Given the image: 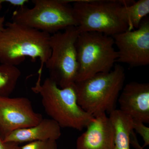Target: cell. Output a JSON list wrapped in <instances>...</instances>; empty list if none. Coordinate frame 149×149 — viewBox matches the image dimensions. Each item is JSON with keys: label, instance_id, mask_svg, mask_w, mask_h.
<instances>
[{"label": "cell", "instance_id": "obj_18", "mask_svg": "<svg viewBox=\"0 0 149 149\" xmlns=\"http://www.w3.org/2000/svg\"><path fill=\"white\" fill-rule=\"evenodd\" d=\"M19 144L13 142H5L0 136V149H20Z\"/></svg>", "mask_w": 149, "mask_h": 149}, {"label": "cell", "instance_id": "obj_2", "mask_svg": "<svg viewBox=\"0 0 149 149\" xmlns=\"http://www.w3.org/2000/svg\"><path fill=\"white\" fill-rule=\"evenodd\" d=\"M39 75L35 86L31 89L42 97L46 113L61 128L83 130L93 120L94 116L85 112L77 103L74 83L62 88L49 77L41 83Z\"/></svg>", "mask_w": 149, "mask_h": 149}, {"label": "cell", "instance_id": "obj_11", "mask_svg": "<svg viewBox=\"0 0 149 149\" xmlns=\"http://www.w3.org/2000/svg\"><path fill=\"white\" fill-rule=\"evenodd\" d=\"M85 132L77 138L76 149H113V126L107 113L94 116Z\"/></svg>", "mask_w": 149, "mask_h": 149}, {"label": "cell", "instance_id": "obj_12", "mask_svg": "<svg viewBox=\"0 0 149 149\" xmlns=\"http://www.w3.org/2000/svg\"><path fill=\"white\" fill-rule=\"evenodd\" d=\"M61 136V127L55 121L51 118H43L34 126L13 131L3 141L19 144L48 140L57 141Z\"/></svg>", "mask_w": 149, "mask_h": 149}, {"label": "cell", "instance_id": "obj_1", "mask_svg": "<svg viewBox=\"0 0 149 149\" xmlns=\"http://www.w3.org/2000/svg\"><path fill=\"white\" fill-rule=\"evenodd\" d=\"M0 31V63L17 66L26 57L35 62L40 59L38 74L50 56L51 35L25 25L8 22Z\"/></svg>", "mask_w": 149, "mask_h": 149}, {"label": "cell", "instance_id": "obj_13", "mask_svg": "<svg viewBox=\"0 0 149 149\" xmlns=\"http://www.w3.org/2000/svg\"><path fill=\"white\" fill-rule=\"evenodd\" d=\"M114 131L113 149H130V134L133 129V119L119 109L109 114Z\"/></svg>", "mask_w": 149, "mask_h": 149}, {"label": "cell", "instance_id": "obj_16", "mask_svg": "<svg viewBox=\"0 0 149 149\" xmlns=\"http://www.w3.org/2000/svg\"><path fill=\"white\" fill-rule=\"evenodd\" d=\"M20 149H58V145L54 140L36 141L27 143Z\"/></svg>", "mask_w": 149, "mask_h": 149}, {"label": "cell", "instance_id": "obj_17", "mask_svg": "<svg viewBox=\"0 0 149 149\" xmlns=\"http://www.w3.org/2000/svg\"><path fill=\"white\" fill-rule=\"evenodd\" d=\"M133 129L141 136L144 142L143 148L149 145V128L144 123L133 120Z\"/></svg>", "mask_w": 149, "mask_h": 149}, {"label": "cell", "instance_id": "obj_5", "mask_svg": "<svg viewBox=\"0 0 149 149\" xmlns=\"http://www.w3.org/2000/svg\"><path fill=\"white\" fill-rule=\"evenodd\" d=\"M113 37L94 32L79 33L76 42L78 70L76 82L109 72L118 58Z\"/></svg>", "mask_w": 149, "mask_h": 149}, {"label": "cell", "instance_id": "obj_20", "mask_svg": "<svg viewBox=\"0 0 149 149\" xmlns=\"http://www.w3.org/2000/svg\"><path fill=\"white\" fill-rule=\"evenodd\" d=\"M5 20V18L3 16L0 17V31L4 27V23Z\"/></svg>", "mask_w": 149, "mask_h": 149}, {"label": "cell", "instance_id": "obj_14", "mask_svg": "<svg viewBox=\"0 0 149 149\" xmlns=\"http://www.w3.org/2000/svg\"><path fill=\"white\" fill-rule=\"evenodd\" d=\"M21 72L16 66L0 64V97H9L16 88Z\"/></svg>", "mask_w": 149, "mask_h": 149}, {"label": "cell", "instance_id": "obj_21", "mask_svg": "<svg viewBox=\"0 0 149 149\" xmlns=\"http://www.w3.org/2000/svg\"><path fill=\"white\" fill-rule=\"evenodd\" d=\"M9 0H0V10L2 8L3 4L4 3H9Z\"/></svg>", "mask_w": 149, "mask_h": 149}, {"label": "cell", "instance_id": "obj_4", "mask_svg": "<svg viewBox=\"0 0 149 149\" xmlns=\"http://www.w3.org/2000/svg\"><path fill=\"white\" fill-rule=\"evenodd\" d=\"M125 79L124 68L115 64L109 72L98 73L75 82L78 104L94 117L103 113L109 114L116 109Z\"/></svg>", "mask_w": 149, "mask_h": 149}, {"label": "cell", "instance_id": "obj_7", "mask_svg": "<svg viewBox=\"0 0 149 149\" xmlns=\"http://www.w3.org/2000/svg\"><path fill=\"white\" fill-rule=\"evenodd\" d=\"M79 34L77 27H72L51 35V55L45 65L49 78L60 88L76 82L78 70L76 42Z\"/></svg>", "mask_w": 149, "mask_h": 149}, {"label": "cell", "instance_id": "obj_19", "mask_svg": "<svg viewBox=\"0 0 149 149\" xmlns=\"http://www.w3.org/2000/svg\"><path fill=\"white\" fill-rule=\"evenodd\" d=\"M130 144L136 149H144L139 144L136 133L133 130L130 134Z\"/></svg>", "mask_w": 149, "mask_h": 149}, {"label": "cell", "instance_id": "obj_9", "mask_svg": "<svg viewBox=\"0 0 149 149\" xmlns=\"http://www.w3.org/2000/svg\"><path fill=\"white\" fill-rule=\"evenodd\" d=\"M24 97H0V136L3 140L15 130L32 127L42 120Z\"/></svg>", "mask_w": 149, "mask_h": 149}, {"label": "cell", "instance_id": "obj_8", "mask_svg": "<svg viewBox=\"0 0 149 149\" xmlns=\"http://www.w3.org/2000/svg\"><path fill=\"white\" fill-rule=\"evenodd\" d=\"M118 49L117 62L130 67L149 64V19L146 17L138 29L112 37Z\"/></svg>", "mask_w": 149, "mask_h": 149}, {"label": "cell", "instance_id": "obj_15", "mask_svg": "<svg viewBox=\"0 0 149 149\" xmlns=\"http://www.w3.org/2000/svg\"><path fill=\"white\" fill-rule=\"evenodd\" d=\"M129 29H138L141 22L149 13V0H139L124 7Z\"/></svg>", "mask_w": 149, "mask_h": 149}, {"label": "cell", "instance_id": "obj_10", "mask_svg": "<svg viewBox=\"0 0 149 149\" xmlns=\"http://www.w3.org/2000/svg\"><path fill=\"white\" fill-rule=\"evenodd\" d=\"M119 110L133 120L149 123V84L131 82L123 86L118 100Z\"/></svg>", "mask_w": 149, "mask_h": 149}, {"label": "cell", "instance_id": "obj_6", "mask_svg": "<svg viewBox=\"0 0 149 149\" xmlns=\"http://www.w3.org/2000/svg\"><path fill=\"white\" fill-rule=\"evenodd\" d=\"M34 6L15 10L12 21L50 35L77 27L72 6L68 0H34Z\"/></svg>", "mask_w": 149, "mask_h": 149}, {"label": "cell", "instance_id": "obj_3", "mask_svg": "<svg viewBox=\"0 0 149 149\" xmlns=\"http://www.w3.org/2000/svg\"><path fill=\"white\" fill-rule=\"evenodd\" d=\"M133 1L76 0L72 10L79 33L94 32L114 36L128 30L124 6Z\"/></svg>", "mask_w": 149, "mask_h": 149}]
</instances>
